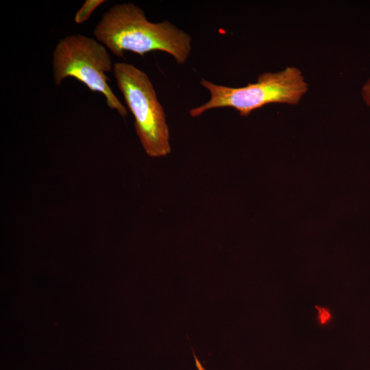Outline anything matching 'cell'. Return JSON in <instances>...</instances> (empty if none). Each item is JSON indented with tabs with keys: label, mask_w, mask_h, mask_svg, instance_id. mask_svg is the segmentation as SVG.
I'll return each mask as SVG.
<instances>
[{
	"label": "cell",
	"mask_w": 370,
	"mask_h": 370,
	"mask_svg": "<svg viewBox=\"0 0 370 370\" xmlns=\"http://www.w3.org/2000/svg\"><path fill=\"white\" fill-rule=\"evenodd\" d=\"M93 35L114 56L123 58L130 51L143 56L153 51H162L179 64L191 52V36L168 21L152 23L144 11L132 3H117L109 8L96 25Z\"/></svg>",
	"instance_id": "obj_1"
},
{
	"label": "cell",
	"mask_w": 370,
	"mask_h": 370,
	"mask_svg": "<svg viewBox=\"0 0 370 370\" xmlns=\"http://www.w3.org/2000/svg\"><path fill=\"white\" fill-rule=\"evenodd\" d=\"M200 84L209 91L210 97L206 103L189 110L193 117L219 108H232L241 116H246L254 110L269 103L297 105L308 90L301 71L295 67L262 73L256 83L244 87L215 84L203 78Z\"/></svg>",
	"instance_id": "obj_2"
},
{
	"label": "cell",
	"mask_w": 370,
	"mask_h": 370,
	"mask_svg": "<svg viewBox=\"0 0 370 370\" xmlns=\"http://www.w3.org/2000/svg\"><path fill=\"white\" fill-rule=\"evenodd\" d=\"M116 84L134 117L140 142L150 157H163L171 151L169 131L164 108L151 81L132 64L116 62L113 66Z\"/></svg>",
	"instance_id": "obj_3"
},
{
	"label": "cell",
	"mask_w": 370,
	"mask_h": 370,
	"mask_svg": "<svg viewBox=\"0 0 370 370\" xmlns=\"http://www.w3.org/2000/svg\"><path fill=\"white\" fill-rule=\"evenodd\" d=\"M113 66L106 47L82 34L65 36L52 53L53 79L57 86L67 77H74L91 91L102 93L107 106L124 117L127 110L109 86L106 75L113 70Z\"/></svg>",
	"instance_id": "obj_4"
},
{
	"label": "cell",
	"mask_w": 370,
	"mask_h": 370,
	"mask_svg": "<svg viewBox=\"0 0 370 370\" xmlns=\"http://www.w3.org/2000/svg\"><path fill=\"white\" fill-rule=\"evenodd\" d=\"M104 0H86L82 6L77 11L74 20L77 24H81L88 19L93 12L102 3Z\"/></svg>",
	"instance_id": "obj_5"
},
{
	"label": "cell",
	"mask_w": 370,
	"mask_h": 370,
	"mask_svg": "<svg viewBox=\"0 0 370 370\" xmlns=\"http://www.w3.org/2000/svg\"><path fill=\"white\" fill-rule=\"evenodd\" d=\"M316 308L318 310L317 320L321 325L327 324L332 318L330 310L324 307L317 306Z\"/></svg>",
	"instance_id": "obj_6"
},
{
	"label": "cell",
	"mask_w": 370,
	"mask_h": 370,
	"mask_svg": "<svg viewBox=\"0 0 370 370\" xmlns=\"http://www.w3.org/2000/svg\"><path fill=\"white\" fill-rule=\"evenodd\" d=\"M362 96L365 103L370 107V79L362 88Z\"/></svg>",
	"instance_id": "obj_7"
},
{
	"label": "cell",
	"mask_w": 370,
	"mask_h": 370,
	"mask_svg": "<svg viewBox=\"0 0 370 370\" xmlns=\"http://www.w3.org/2000/svg\"><path fill=\"white\" fill-rule=\"evenodd\" d=\"M194 359L195 365L197 367V370H206V369L203 367L202 364L200 362L197 357L196 356L195 354L193 352Z\"/></svg>",
	"instance_id": "obj_8"
}]
</instances>
